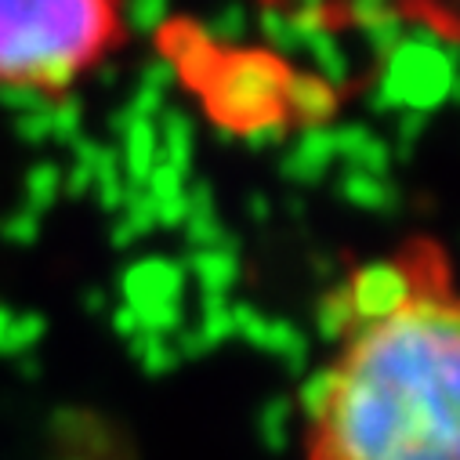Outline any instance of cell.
Returning a JSON list of instances; mask_svg holds the SVG:
<instances>
[{"mask_svg": "<svg viewBox=\"0 0 460 460\" xmlns=\"http://www.w3.org/2000/svg\"><path fill=\"white\" fill-rule=\"evenodd\" d=\"M305 460H460V276L435 240L402 243L337 294Z\"/></svg>", "mask_w": 460, "mask_h": 460, "instance_id": "obj_1", "label": "cell"}, {"mask_svg": "<svg viewBox=\"0 0 460 460\" xmlns=\"http://www.w3.org/2000/svg\"><path fill=\"white\" fill-rule=\"evenodd\" d=\"M128 44V0H0V91L62 98Z\"/></svg>", "mask_w": 460, "mask_h": 460, "instance_id": "obj_2", "label": "cell"}]
</instances>
